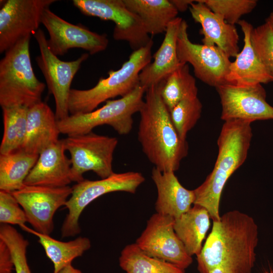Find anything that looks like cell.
Returning a JSON list of instances; mask_svg holds the SVG:
<instances>
[{
    "label": "cell",
    "instance_id": "29",
    "mask_svg": "<svg viewBox=\"0 0 273 273\" xmlns=\"http://www.w3.org/2000/svg\"><path fill=\"white\" fill-rule=\"evenodd\" d=\"M2 109L4 133L0 154H6L22 148L26 131L28 108L14 106Z\"/></svg>",
    "mask_w": 273,
    "mask_h": 273
},
{
    "label": "cell",
    "instance_id": "33",
    "mask_svg": "<svg viewBox=\"0 0 273 273\" xmlns=\"http://www.w3.org/2000/svg\"><path fill=\"white\" fill-rule=\"evenodd\" d=\"M250 40L260 61L273 73V29L266 22L253 27Z\"/></svg>",
    "mask_w": 273,
    "mask_h": 273
},
{
    "label": "cell",
    "instance_id": "27",
    "mask_svg": "<svg viewBox=\"0 0 273 273\" xmlns=\"http://www.w3.org/2000/svg\"><path fill=\"white\" fill-rule=\"evenodd\" d=\"M119 262L126 273H186L172 263L147 255L135 243L124 248Z\"/></svg>",
    "mask_w": 273,
    "mask_h": 273
},
{
    "label": "cell",
    "instance_id": "16",
    "mask_svg": "<svg viewBox=\"0 0 273 273\" xmlns=\"http://www.w3.org/2000/svg\"><path fill=\"white\" fill-rule=\"evenodd\" d=\"M41 24L49 32V47L57 56L64 55L73 48L82 49L94 55L104 51L108 46L106 34H99L83 25L69 23L49 8L43 14Z\"/></svg>",
    "mask_w": 273,
    "mask_h": 273
},
{
    "label": "cell",
    "instance_id": "28",
    "mask_svg": "<svg viewBox=\"0 0 273 273\" xmlns=\"http://www.w3.org/2000/svg\"><path fill=\"white\" fill-rule=\"evenodd\" d=\"M160 86L162 99L169 111L180 101L198 97L196 80L188 64H182Z\"/></svg>",
    "mask_w": 273,
    "mask_h": 273
},
{
    "label": "cell",
    "instance_id": "2",
    "mask_svg": "<svg viewBox=\"0 0 273 273\" xmlns=\"http://www.w3.org/2000/svg\"><path fill=\"white\" fill-rule=\"evenodd\" d=\"M160 84L146 90L139 111L138 137L143 151L154 167L162 171H175L187 155V141L179 137L164 103Z\"/></svg>",
    "mask_w": 273,
    "mask_h": 273
},
{
    "label": "cell",
    "instance_id": "3",
    "mask_svg": "<svg viewBox=\"0 0 273 273\" xmlns=\"http://www.w3.org/2000/svg\"><path fill=\"white\" fill-rule=\"evenodd\" d=\"M252 136L250 122L240 120L224 121L217 140L218 154L214 168L205 181L194 190V204L205 208L213 221L220 219L219 207L223 188L245 162Z\"/></svg>",
    "mask_w": 273,
    "mask_h": 273
},
{
    "label": "cell",
    "instance_id": "30",
    "mask_svg": "<svg viewBox=\"0 0 273 273\" xmlns=\"http://www.w3.org/2000/svg\"><path fill=\"white\" fill-rule=\"evenodd\" d=\"M202 104L198 97L184 100L170 111L172 122L179 136L186 141L187 133L201 117Z\"/></svg>",
    "mask_w": 273,
    "mask_h": 273
},
{
    "label": "cell",
    "instance_id": "31",
    "mask_svg": "<svg viewBox=\"0 0 273 273\" xmlns=\"http://www.w3.org/2000/svg\"><path fill=\"white\" fill-rule=\"evenodd\" d=\"M0 239L6 243L11 251L16 272L31 273L26 257L28 240L8 224H1Z\"/></svg>",
    "mask_w": 273,
    "mask_h": 273
},
{
    "label": "cell",
    "instance_id": "9",
    "mask_svg": "<svg viewBox=\"0 0 273 273\" xmlns=\"http://www.w3.org/2000/svg\"><path fill=\"white\" fill-rule=\"evenodd\" d=\"M33 36L40 51V55L36 57V63L44 77L50 93L54 98L56 117L57 120L64 119L69 116L68 101L72 81L89 54L84 53L75 60L62 61L50 50L41 29Z\"/></svg>",
    "mask_w": 273,
    "mask_h": 273
},
{
    "label": "cell",
    "instance_id": "38",
    "mask_svg": "<svg viewBox=\"0 0 273 273\" xmlns=\"http://www.w3.org/2000/svg\"><path fill=\"white\" fill-rule=\"evenodd\" d=\"M267 22L273 29V11L271 12L267 18L265 19Z\"/></svg>",
    "mask_w": 273,
    "mask_h": 273
},
{
    "label": "cell",
    "instance_id": "34",
    "mask_svg": "<svg viewBox=\"0 0 273 273\" xmlns=\"http://www.w3.org/2000/svg\"><path fill=\"white\" fill-rule=\"evenodd\" d=\"M0 222L20 227L27 222L24 211L12 193L3 190H0Z\"/></svg>",
    "mask_w": 273,
    "mask_h": 273
},
{
    "label": "cell",
    "instance_id": "15",
    "mask_svg": "<svg viewBox=\"0 0 273 273\" xmlns=\"http://www.w3.org/2000/svg\"><path fill=\"white\" fill-rule=\"evenodd\" d=\"M220 99L221 118L224 121L240 120L251 123L273 119V107L266 101L261 84L238 86L229 83L216 88Z\"/></svg>",
    "mask_w": 273,
    "mask_h": 273
},
{
    "label": "cell",
    "instance_id": "39",
    "mask_svg": "<svg viewBox=\"0 0 273 273\" xmlns=\"http://www.w3.org/2000/svg\"><path fill=\"white\" fill-rule=\"evenodd\" d=\"M209 273H224L222 271L218 269H214L212 270Z\"/></svg>",
    "mask_w": 273,
    "mask_h": 273
},
{
    "label": "cell",
    "instance_id": "32",
    "mask_svg": "<svg viewBox=\"0 0 273 273\" xmlns=\"http://www.w3.org/2000/svg\"><path fill=\"white\" fill-rule=\"evenodd\" d=\"M227 23L235 25L256 7V0H200Z\"/></svg>",
    "mask_w": 273,
    "mask_h": 273
},
{
    "label": "cell",
    "instance_id": "36",
    "mask_svg": "<svg viewBox=\"0 0 273 273\" xmlns=\"http://www.w3.org/2000/svg\"><path fill=\"white\" fill-rule=\"evenodd\" d=\"M178 12H185L189 9L191 5L195 2L193 0H170Z\"/></svg>",
    "mask_w": 273,
    "mask_h": 273
},
{
    "label": "cell",
    "instance_id": "21",
    "mask_svg": "<svg viewBox=\"0 0 273 273\" xmlns=\"http://www.w3.org/2000/svg\"><path fill=\"white\" fill-rule=\"evenodd\" d=\"M183 20L177 17L169 23L160 47L152 57L153 62L141 71L139 84L146 90L160 84L182 64L178 59L176 43Z\"/></svg>",
    "mask_w": 273,
    "mask_h": 273
},
{
    "label": "cell",
    "instance_id": "26",
    "mask_svg": "<svg viewBox=\"0 0 273 273\" xmlns=\"http://www.w3.org/2000/svg\"><path fill=\"white\" fill-rule=\"evenodd\" d=\"M38 157L22 149L0 154V190L12 193L22 188Z\"/></svg>",
    "mask_w": 273,
    "mask_h": 273
},
{
    "label": "cell",
    "instance_id": "11",
    "mask_svg": "<svg viewBox=\"0 0 273 273\" xmlns=\"http://www.w3.org/2000/svg\"><path fill=\"white\" fill-rule=\"evenodd\" d=\"M82 14L111 21L113 38L127 41L133 51L146 46L152 38L140 18L126 7L123 0H73Z\"/></svg>",
    "mask_w": 273,
    "mask_h": 273
},
{
    "label": "cell",
    "instance_id": "20",
    "mask_svg": "<svg viewBox=\"0 0 273 273\" xmlns=\"http://www.w3.org/2000/svg\"><path fill=\"white\" fill-rule=\"evenodd\" d=\"M151 177L157 190L156 213L175 219L188 211L195 200L194 191L184 188L173 171H162L155 167Z\"/></svg>",
    "mask_w": 273,
    "mask_h": 273
},
{
    "label": "cell",
    "instance_id": "17",
    "mask_svg": "<svg viewBox=\"0 0 273 273\" xmlns=\"http://www.w3.org/2000/svg\"><path fill=\"white\" fill-rule=\"evenodd\" d=\"M238 24L244 34V47L230 65L226 83L249 86L272 82L273 73L260 61L251 44L253 26L244 20H240Z\"/></svg>",
    "mask_w": 273,
    "mask_h": 273
},
{
    "label": "cell",
    "instance_id": "14",
    "mask_svg": "<svg viewBox=\"0 0 273 273\" xmlns=\"http://www.w3.org/2000/svg\"><path fill=\"white\" fill-rule=\"evenodd\" d=\"M72 192V188L69 186L51 188L24 185L12 194L22 207L27 222L34 230L50 235L54 230L55 212L65 205Z\"/></svg>",
    "mask_w": 273,
    "mask_h": 273
},
{
    "label": "cell",
    "instance_id": "5",
    "mask_svg": "<svg viewBox=\"0 0 273 273\" xmlns=\"http://www.w3.org/2000/svg\"><path fill=\"white\" fill-rule=\"evenodd\" d=\"M31 36L20 40L5 52L0 61V105L2 108H29L41 102L46 84L33 71L29 52Z\"/></svg>",
    "mask_w": 273,
    "mask_h": 273
},
{
    "label": "cell",
    "instance_id": "24",
    "mask_svg": "<svg viewBox=\"0 0 273 273\" xmlns=\"http://www.w3.org/2000/svg\"><path fill=\"white\" fill-rule=\"evenodd\" d=\"M126 7L141 19L149 34L165 32L178 11L170 0H123Z\"/></svg>",
    "mask_w": 273,
    "mask_h": 273
},
{
    "label": "cell",
    "instance_id": "22",
    "mask_svg": "<svg viewBox=\"0 0 273 273\" xmlns=\"http://www.w3.org/2000/svg\"><path fill=\"white\" fill-rule=\"evenodd\" d=\"M55 113L42 101L28 108L25 139L21 149L39 155L59 141L60 132Z\"/></svg>",
    "mask_w": 273,
    "mask_h": 273
},
{
    "label": "cell",
    "instance_id": "25",
    "mask_svg": "<svg viewBox=\"0 0 273 273\" xmlns=\"http://www.w3.org/2000/svg\"><path fill=\"white\" fill-rule=\"evenodd\" d=\"M21 228L38 238L48 257L54 264L53 273H58L63 268L71 263L72 260L81 256L91 246L89 239L79 237L68 242L56 240L48 235L39 233L25 224Z\"/></svg>",
    "mask_w": 273,
    "mask_h": 273
},
{
    "label": "cell",
    "instance_id": "7",
    "mask_svg": "<svg viewBox=\"0 0 273 273\" xmlns=\"http://www.w3.org/2000/svg\"><path fill=\"white\" fill-rule=\"evenodd\" d=\"M145 180L141 173L127 171L114 172L109 177L100 180L84 179L74 185L71 197L65 205L68 209V213L61 228L62 237H73L80 233L79 217L84 209L94 200L114 192L134 194Z\"/></svg>",
    "mask_w": 273,
    "mask_h": 273
},
{
    "label": "cell",
    "instance_id": "35",
    "mask_svg": "<svg viewBox=\"0 0 273 273\" xmlns=\"http://www.w3.org/2000/svg\"><path fill=\"white\" fill-rule=\"evenodd\" d=\"M13 266L11 251L6 243L0 239V273H11Z\"/></svg>",
    "mask_w": 273,
    "mask_h": 273
},
{
    "label": "cell",
    "instance_id": "19",
    "mask_svg": "<svg viewBox=\"0 0 273 273\" xmlns=\"http://www.w3.org/2000/svg\"><path fill=\"white\" fill-rule=\"evenodd\" d=\"M189 9L194 20L201 26L203 44L216 46L230 58L236 57L239 53V36L235 26L227 23L200 0L195 1Z\"/></svg>",
    "mask_w": 273,
    "mask_h": 273
},
{
    "label": "cell",
    "instance_id": "8",
    "mask_svg": "<svg viewBox=\"0 0 273 273\" xmlns=\"http://www.w3.org/2000/svg\"><path fill=\"white\" fill-rule=\"evenodd\" d=\"M65 150L70 154L72 181L79 183L83 174L92 171L101 179L112 174L113 154L118 144L115 137L100 135L93 131L69 136L63 139Z\"/></svg>",
    "mask_w": 273,
    "mask_h": 273
},
{
    "label": "cell",
    "instance_id": "6",
    "mask_svg": "<svg viewBox=\"0 0 273 273\" xmlns=\"http://www.w3.org/2000/svg\"><path fill=\"white\" fill-rule=\"evenodd\" d=\"M146 89L138 86L128 95L109 100L102 107L92 112L70 115L57 121L61 133L68 136L86 134L100 125H108L118 134H128L132 129V116L139 112L144 103Z\"/></svg>",
    "mask_w": 273,
    "mask_h": 273
},
{
    "label": "cell",
    "instance_id": "13",
    "mask_svg": "<svg viewBox=\"0 0 273 273\" xmlns=\"http://www.w3.org/2000/svg\"><path fill=\"white\" fill-rule=\"evenodd\" d=\"M174 222L170 216L154 214L135 243L147 255L185 270L193 259L176 234Z\"/></svg>",
    "mask_w": 273,
    "mask_h": 273
},
{
    "label": "cell",
    "instance_id": "10",
    "mask_svg": "<svg viewBox=\"0 0 273 273\" xmlns=\"http://www.w3.org/2000/svg\"><path fill=\"white\" fill-rule=\"evenodd\" d=\"M188 25L183 20L177 38L178 59L181 64L190 63L199 80L216 88L226 83L225 77L232 62L230 57L216 46L192 42L188 33Z\"/></svg>",
    "mask_w": 273,
    "mask_h": 273
},
{
    "label": "cell",
    "instance_id": "37",
    "mask_svg": "<svg viewBox=\"0 0 273 273\" xmlns=\"http://www.w3.org/2000/svg\"><path fill=\"white\" fill-rule=\"evenodd\" d=\"M58 273H81V271L74 268L70 263L63 268Z\"/></svg>",
    "mask_w": 273,
    "mask_h": 273
},
{
    "label": "cell",
    "instance_id": "18",
    "mask_svg": "<svg viewBox=\"0 0 273 273\" xmlns=\"http://www.w3.org/2000/svg\"><path fill=\"white\" fill-rule=\"evenodd\" d=\"M65 151L62 139L42 151L24 185L51 188L68 186L72 182L71 162Z\"/></svg>",
    "mask_w": 273,
    "mask_h": 273
},
{
    "label": "cell",
    "instance_id": "1",
    "mask_svg": "<svg viewBox=\"0 0 273 273\" xmlns=\"http://www.w3.org/2000/svg\"><path fill=\"white\" fill-rule=\"evenodd\" d=\"M254 219L237 210L213 221L211 232L197 255L200 273L218 269L224 273H252L258 241Z\"/></svg>",
    "mask_w": 273,
    "mask_h": 273
},
{
    "label": "cell",
    "instance_id": "23",
    "mask_svg": "<svg viewBox=\"0 0 273 273\" xmlns=\"http://www.w3.org/2000/svg\"><path fill=\"white\" fill-rule=\"evenodd\" d=\"M211 217L203 207L194 204L179 217L174 219V230L188 253L198 255L210 226Z\"/></svg>",
    "mask_w": 273,
    "mask_h": 273
},
{
    "label": "cell",
    "instance_id": "12",
    "mask_svg": "<svg viewBox=\"0 0 273 273\" xmlns=\"http://www.w3.org/2000/svg\"><path fill=\"white\" fill-rule=\"evenodd\" d=\"M56 0H7L0 9V53L39 28L44 11Z\"/></svg>",
    "mask_w": 273,
    "mask_h": 273
},
{
    "label": "cell",
    "instance_id": "4",
    "mask_svg": "<svg viewBox=\"0 0 273 273\" xmlns=\"http://www.w3.org/2000/svg\"><path fill=\"white\" fill-rule=\"evenodd\" d=\"M153 45L151 38L146 46L133 51L119 69L111 70L108 77L100 78L93 87L83 90L71 89L68 101L70 115L92 112L104 102L118 96L124 97L132 92L140 85L141 71L151 63Z\"/></svg>",
    "mask_w": 273,
    "mask_h": 273
}]
</instances>
